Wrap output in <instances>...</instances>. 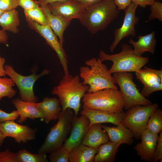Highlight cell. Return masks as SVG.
Segmentation results:
<instances>
[{"instance_id": "obj_1", "label": "cell", "mask_w": 162, "mask_h": 162, "mask_svg": "<svg viewBox=\"0 0 162 162\" xmlns=\"http://www.w3.org/2000/svg\"><path fill=\"white\" fill-rule=\"evenodd\" d=\"M89 88L80 81L79 75L70 74L63 76L58 85L55 86L51 93L58 96L60 100L62 112L67 108L73 110L77 116L81 106L80 101Z\"/></svg>"}, {"instance_id": "obj_2", "label": "cell", "mask_w": 162, "mask_h": 162, "mask_svg": "<svg viewBox=\"0 0 162 162\" xmlns=\"http://www.w3.org/2000/svg\"><path fill=\"white\" fill-rule=\"evenodd\" d=\"M86 66L80 69V76L82 82L89 86L87 92L112 88L118 89L116 82L106 66L98 58H93L85 62Z\"/></svg>"}, {"instance_id": "obj_3", "label": "cell", "mask_w": 162, "mask_h": 162, "mask_svg": "<svg viewBox=\"0 0 162 162\" xmlns=\"http://www.w3.org/2000/svg\"><path fill=\"white\" fill-rule=\"evenodd\" d=\"M120 13L114 0H104L86 10L79 20L92 34L104 30Z\"/></svg>"}, {"instance_id": "obj_4", "label": "cell", "mask_w": 162, "mask_h": 162, "mask_svg": "<svg viewBox=\"0 0 162 162\" xmlns=\"http://www.w3.org/2000/svg\"><path fill=\"white\" fill-rule=\"evenodd\" d=\"M121 49L120 52L115 54H107L103 50L99 52V58L103 62L105 61L113 62L111 67L108 70L111 74L119 72H136L149 61L148 57L134 55L132 47L128 44H122Z\"/></svg>"}, {"instance_id": "obj_5", "label": "cell", "mask_w": 162, "mask_h": 162, "mask_svg": "<svg viewBox=\"0 0 162 162\" xmlns=\"http://www.w3.org/2000/svg\"><path fill=\"white\" fill-rule=\"evenodd\" d=\"M83 105L90 109L114 113L123 111L124 102L120 90L106 88L85 94Z\"/></svg>"}, {"instance_id": "obj_6", "label": "cell", "mask_w": 162, "mask_h": 162, "mask_svg": "<svg viewBox=\"0 0 162 162\" xmlns=\"http://www.w3.org/2000/svg\"><path fill=\"white\" fill-rule=\"evenodd\" d=\"M74 116L70 108L61 112L57 123L50 129L38 153L50 154L63 146L70 128Z\"/></svg>"}, {"instance_id": "obj_7", "label": "cell", "mask_w": 162, "mask_h": 162, "mask_svg": "<svg viewBox=\"0 0 162 162\" xmlns=\"http://www.w3.org/2000/svg\"><path fill=\"white\" fill-rule=\"evenodd\" d=\"M116 83L119 87L124 102V108L128 110L137 105L146 106L152 104L139 92L133 80L134 76L131 73L119 72L113 74Z\"/></svg>"}, {"instance_id": "obj_8", "label": "cell", "mask_w": 162, "mask_h": 162, "mask_svg": "<svg viewBox=\"0 0 162 162\" xmlns=\"http://www.w3.org/2000/svg\"><path fill=\"white\" fill-rule=\"evenodd\" d=\"M156 103L143 106L137 105L131 107L125 112L121 123L134 133L136 139L140 138L142 132L146 128L148 120L151 114L158 108Z\"/></svg>"}, {"instance_id": "obj_9", "label": "cell", "mask_w": 162, "mask_h": 162, "mask_svg": "<svg viewBox=\"0 0 162 162\" xmlns=\"http://www.w3.org/2000/svg\"><path fill=\"white\" fill-rule=\"evenodd\" d=\"M4 68L6 75L10 77L18 87L20 99L25 101L37 102L38 99L34 92V85L39 78L48 74L50 71L45 69L39 74H36L34 71L31 75L24 76L17 73L10 65H5Z\"/></svg>"}, {"instance_id": "obj_10", "label": "cell", "mask_w": 162, "mask_h": 162, "mask_svg": "<svg viewBox=\"0 0 162 162\" xmlns=\"http://www.w3.org/2000/svg\"><path fill=\"white\" fill-rule=\"evenodd\" d=\"M28 26L43 37L46 44L56 52L63 68L64 75L69 74L68 67L67 56L63 45L60 43L57 36L48 25H42L26 18Z\"/></svg>"}, {"instance_id": "obj_11", "label": "cell", "mask_w": 162, "mask_h": 162, "mask_svg": "<svg viewBox=\"0 0 162 162\" xmlns=\"http://www.w3.org/2000/svg\"><path fill=\"white\" fill-rule=\"evenodd\" d=\"M138 6L133 2L123 10L124 16L122 26L116 29L114 32V39L110 47L111 52L114 50L120 41L128 36L133 37L136 35L135 26L138 22L139 19L136 16V12Z\"/></svg>"}, {"instance_id": "obj_12", "label": "cell", "mask_w": 162, "mask_h": 162, "mask_svg": "<svg viewBox=\"0 0 162 162\" xmlns=\"http://www.w3.org/2000/svg\"><path fill=\"white\" fill-rule=\"evenodd\" d=\"M143 67L135 72V74L136 79L143 85L141 93L146 98L153 92L162 90V70Z\"/></svg>"}, {"instance_id": "obj_13", "label": "cell", "mask_w": 162, "mask_h": 162, "mask_svg": "<svg viewBox=\"0 0 162 162\" xmlns=\"http://www.w3.org/2000/svg\"><path fill=\"white\" fill-rule=\"evenodd\" d=\"M0 129L6 137H12L16 142L20 144L35 140L38 131L37 128L33 129L28 125L18 124L14 121L0 123Z\"/></svg>"}, {"instance_id": "obj_14", "label": "cell", "mask_w": 162, "mask_h": 162, "mask_svg": "<svg viewBox=\"0 0 162 162\" xmlns=\"http://www.w3.org/2000/svg\"><path fill=\"white\" fill-rule=\"evenodd\" d=\"M47 5L52 14L61 16L70 21L74 19L79 20L86 10L80 4L73 0L54 3Z\"/></svg>"}, {"instance_id": "obj_15", "label": "cell", "mask_w": 162, "mask_h": 162, "mask_svg": "<svg viewBox=\"0 0 162 162\" xmlns=\"http://www.w3.org/2000/svg\"><path fill=\"white\" fill-rule=\"evenodd\" d=\"M89 121L88 118L81 115L79 117L74 116L72 120L70 135L66 139L63 146L70 151L82 143V140L89 128Z\"/></svg>"}, {"instance_id": "obj_16", "label": "cell", "mask_w": 162, "mask_h": 162, "mask_svg": "<svg viewBox=\"0 0 162 162\" xmlns=\"http://www.w3.org/2000/svg\"><path fill=\"white\" fill-rule=\"evenodd\" d=\"M81 114L86 116L89 121V127L97 123H110L117 126L124 117L125 112L123 111L110 113L87 108L83 105Z\"/></svg>"}, {"instance_id": "obj_17", "label": "cell", "mask_w": 162, "mask_h": 162, "mask_svg": "<svg viewBox=\"0 0 162 162\" xmlns=\"http://www.w3.org/2000/svg\"><path fill=\"white\" fill-rule=\"evenodd\" d=\"M158 137V134L153 133L147 129L142 132L140 137L141 142L134 147L141 160L153 161Z\"/></svg>"}, {"instance_id": "obj_18", "label": "cell", "mask_w": 162, "mask_h": 162, "mask_svg": "<svg viewBox=\"0 0 162 162\" xmlns=\"http://www.w3.org/2000/svg\"><path fill=\"white\" fill-rule=\"evenodd\" d=\"M45 116L44 121L47 124L51 120H58L62 110L60 100L56 97H46L39 103H33Z\"/></svg>"}, {"instance_id": "obj_19", "label": "cell", "mask_w": 162, "mask_h": 162, "mask_svg": "<svg viewBox=\"0 0 162 162\" xmlns=\"http://www.w3.org/2000/svg\"><path fill=\"white\" fill-rule=\"evenodd\" d=\"M12 103L16 108L19 115L20 117L17 122L20 124H22L28 118L33 120L36 118L44 120L45 118L43 113L34 105L32 102L25 101L18 98L14 99Z\"/></svg>"}, {"instance_id": "obj_20", "label": "cell", "mask_w": 162, "mask_h": 162, "mask_svg": "<svg viewBox=\"0 0 162 162\" xmlns=\"http://www.w3.org/2000/svg\"><path fill=\"white\" fill-rule=\"evenodd\" d=\"M109 140L107 134L101 124L97 123L89 127L82 142L83 145L98 149L102 144Z\"/></svg>"}, {"instance_id": "obj_21", "label": "cell", "mask_w": 162, "mask_h": 162, "mask_svg": "<svg viewBox=\"0 0 162 162\" xmlns=\"http://www.w3.org/2000/svg\"><path fill=\"white\" fill-rule=\"evenodd\" d=\"M102 128L107 134L109 140L112 142L118 143L121 144L130 145L134 141V133L121 123L116 127L102 125Z\"/></svg>"}, {"instance_id": "obj_22", "label": "cell", "mask_w": 162, "mask_h": 162, "mask_svg": "<svg viewBox=\"0 0 162 162\" xmlns=\"http://www.w3.org/2000/svg\"><path fill=\"white\" fill-rule=\"evenodd\" d=\"M41 7L46 17L48 25L58 37L60 43L63 45L64 41V32L71 21L66 20L61 16L52 14L47 5Z\"/></svg>"}, {"instance_id": "obj_23", "label": "cell", "mask_w": 162, "mask_h": 162, "mask_svg": "<svg viewBox=\"0 0 162 162\" xmlns=\"http://www.w3.org/2000/svg\"><path fill=\"white\" fill-rule=\"evenodd\" d=\"M155 36V32L153 31L148 34L144 36L139 35L137 41L130 39L129 43L134 48L133 49V54L137 56H140L144 52H149L154 55L157 42Z\"/></svg>"}, {"instance_id": "obj_24", "label": "cell", "mask_w": 162, "mask_h": 162, "mask_svg": "<svg viewBox=\"0 0 162 162\" xmlns=\"http://www.w3.org/2000/svg\"><path fill=\"white\" fill-rule=\"evenodd\" d=\"M98 152V149H95L81 143L70 151L69 162H93Z\"/></svg>"}, {"instance_id": "obj_25", "label": "cell", "mask_w": 162, "mask_h": 162, "mask_svg": "<svg viewBox=\"0 0 162 162\" xmlns=\"http://www.w3.org/2000/svg\"><path fill=\"white\" fill-rule=\"evenodd\" d=\"M121 145L109 140L101 145L95 156L93 162H113L118 148Z\"/></svg>"}, {"instance_id": "obj_26", "label": "cell", "mask_w": 162, "mask_h": 162, "mask_svg": "<svg viewBox=\"0 0 162 162\" xmlns=\"http://www.w3.org/2000/svg\"><path fill=\"white\" fill-rule=\"evenodd\" d=\"M20 24L18 11L14 9L4 11L0 17V26L2 29L9 31L13 33H18V27Z\"/></svg>"}, {"instance_id": "obj_27", "label": "cell", "mask_w": 162, "mask_h": 162, "mask_svg": "<svg viewBox=\"0 0 162 162\" xmlns=\"http://www.w3.org/2000/svg\"><path fill=\"white\" fill-rule=\"evenodd\" d=\"M18 162H48L46 154H33L26 149H22L17 153Z\"/></svg>"}, {"instance_id": "obj_28", "label": "cell", "mask_w": 162, "mask_h": 162, "mask_svg": "<svg viewBox=\"0 0 162 162\" xmlns=\"http://www.w3.org/2000/svg\"><path fill=\"white\" fill-rule=\"evenodd\" d=\"M152 133L158 134L162 130V111L158 108L150 116L146 128Z\"/></svg>"}, {"instance_id": "obj_29", "label": "cell", "mask_w": 162, "mask_h": 162, "mask_svg": "<svg viewBox=\"0 0 162 162\" xmlns=\"http://www.w3.org/2000/svg\"><path fill=\"white\" fill-rule=\"evenodd\" d=\"M15 84L10 78L0 77V101L4 97L12 98L16 94L13 88Z\"/></svg>"}, {"instance_id": "obj_30", "label": "cell", "mask_w": 162, "mask_h": 162, "mask_svg": "<svg viewBox=\"0 0 162 162\" xmlns=\"http://www.w3.org/2000/svg\"><path fill=\"white\" fill-rule=\"evenodd\" d=\"M26 18L42 25L48 24L42 8L40 6L33 9L24 10Z\"/></svg>"}, {"instance_id": "obj_31", "label": "cell", "mask_w": 162, "mask_h": 162, "mask_svg": "<svg viewBox=\"0 0 162 162\" xmlns=\"http://www.w3.org/2000/svg\"><path fill=\"white\" fill-rule=\"evenodd\" d=\"M69 152L62 146L50 154L49 158L51 162H68Z\"/></svg>"}, {"instance_id": "obj_32", "label": "cell", "mask_w": 162, "mask_h": 162, "mask_svg": "<svg viewBox=\"0 0 162 162\" xmlns=\"http://www.w3.org/2000/svg\"><path fill=\"white\" fill-rule=\"evenodd\" d=\"M150 14L149 15L147 20L146 22L155 19L158 20L160 22L162 21V3L159 1L155 0L153 4L150 5Z\"/></svg>"}, {"instance_id": "obj_33", "label": "cell", "mask_w": 162, "mask_h": 162, "mask_svg": "<svg viewBox=\"0 0 162 162\" xmlns=\"http://www.w3.org/2000/svg\"><path fill=\"white\" fill-rule=\"evenodd\" d=\"M17 153H14L8 149L0 152V162H18Z\"/></svg>"}, {"instance_id": "obj_34", "label": "cell", "mask_w": 162, "mask_h": 162, "mask_svg": "<svg viewBox=\"0 0 162 162\" xmlns=\"http://www.w3.org/2000/svg\"><path fill=\"white\" fill-rule=\"evenodd\" d=\"M18 6V0H0V9L3 11L16 9Z\"/></svg>"}, {"instance_id": "obj_35", "label": "cell", "mask_w": 162, "mask_h": 162, "mask_svg": "<svg viewBox=\"0 0 162 162\" xmlns=\"http://www.w3.org/2000/svg\"><path fill=\"white\" fill-rule=\"evenodd\" d=\"M162 160V131L160 133L157 145L154 152L153 161L157 162Z\"/></svg>"}, {"instance_id": "obj_36", "label": "cell", "mask_w": 162, "mask_h": 162, "mask_svg": "<svg viewBox=\"0 0 162 162\" xmlns=\"http://www.w3.org/2000/svg\"><path fill=\"white\" fill-rule=\"evenodd\" d=\"M16 110L10 113L6 112L0 109V123L8 121H14L19 117Z\"/></svg>"}, {"instance_id": "obj_37", "label": "cell", "mask_w": 162, "mask_h": 162, "mask_svg": "<svg viewBox=\"0 0 162 162\" xmlns=\"http://www.w3.org/2000/svg\"><path fill=\"white\" fill-rule=\"evenodd\" d=\"M18 4L24 10H31L40 6L38 1L34 0H18Z\"/></svg>"}, {"instance_id": "obj_38", "label": "cell", "mask_w": 162, "mask_h": 162, "mask_svg": "<svg viewBox=\"0 0 162 162\" xmlns=\"http://www.w3.org/2000/svg\"><path fill=\"white\" fill-rule=\"evenodd\" d=\"M81 5L86 9L92 7L104 0H73Z\"/></svg>"}, {"instance_id": "obj_39", "label": "cell", "mask_w": 162, "mask_h": 162, "mask_svg": "<svg viewBox=\"0 0 162 162\" xmlns=\"http://www.w3.org/2000/svg\"><path fill=\"white\" fill-rule=\"evenodd\" d=\"M114 1L120 10L124 9L131 2V0H114Z\"/></svg>"}, {"instance_id": "obj_40", "label": "cell", "mask_w": 162, "mask_h": 162, "mask_svg": "<svg viewBox=\"0 0 162 162\" xmlns=\"http://www.w3.org/2000/svg\"><path fill=\"white\" fill-rule=\"evenodd\" d=\"M131 2L138 6L145 8L147 6H150L154 3L155 0H131Z\"/></svg>"}, {"instance_id": "obj_41", "label": "cell", "mask_w": 162, "mask_h": 162, "mask_svg": "<svg viewBox=\"0 0 162 162\" xmlns=\"http://www.w3.org/2000/svg\"><path fill=\"white\" fill-rule=\"evenodd\" d=\"M69 0H38V2L40 7L55 3L62 2Z\"/></svg>"}, {"instance_id": "obj_42", "label": "cell", "mask_w": 162, "mask_h": 162, "mask_svg": "<svg viewBox=\"0 0 162 162\" xmlns=\"http://www.w3.org/2000/svg\"><path fill=\"white\" fill-rule=\"evenodd\" d=\"M8 40V36L6 31L3 30H0V44H6Z\"/></svg>"}, {"instance_id": "obj_43", "label": "cell", "mask_w": 162, "mask_h": 162, "mask_svg": "<svg viewBox=\"0 0 162 162\" xmlns=\"http://www.w3.org/2000/svg\"><path fill=\"white\" fill-rule=\"evenodd\" d=\"M5 63V59L0 55V77L5 76L6 74L4 68Z\"/></svg>"}, {"instance_id": "obj_44", "label": "cell", "mask_w": 162, "mask_h": 162, "mask_svg": "<svg viewBox=\"0 0 162 162\" xmlns=\"http://www.w3.org/2000/svg\"><path fill=\"white\" fill-rule=\"evenodd\" d=\"M6 137L4 136L0 129V147L3 144Z\"/></svg>"}, {"instance_id": "obj_45", "label": "cell", "mask_w": 162, "mask_h": 162, "mask_svg": "<svg viewBox=\"0 0 162 162\" xmlns=\"http://www.w3.org/2000/svg\"><path fill=\"white\" fill-rule=\"evenodd\" d=\"M4 11L1 10L0 9V17H1V16L3 12Z\"/></svg>"}, {"instance_id": "obj_46", "label": "cell", "mask_w": 162, "mask_h": 162, "mask_svg": "<svg viewBox=\"0 0 162 162\" xmlns=\"http://www.w3.org/2000/svg\"></svg>"}]
</instances>
